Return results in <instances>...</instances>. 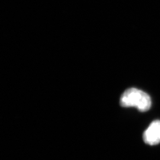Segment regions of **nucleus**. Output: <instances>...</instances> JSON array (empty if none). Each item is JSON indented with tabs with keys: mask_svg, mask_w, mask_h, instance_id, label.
<instances>
[{
	"mask_svg": "<svg viewBox=\"0 0 160 160\" xmlns=\"http://www.w3.org/2000/svg\"><path fill=\"white\" fill-rule=\"evenodd\" d=\"M144 142L149 145H155L160 142V120L152 122L144 132Z\"/></svg>",
	"mask_w": 160,
	"mask_h": 160,
	"instance_id": "nucleus-2",
	"label": "nucleus"
},
{
	"mask_svg": "<svg viewBox=\"0 0 160 160\" xmlns=\"http://www.w3.org/2000/svg\"><path fill=\"white\" fill-rule=\"evenodd\" d=\"M120 105L123 108L134 107L140 112L148 111L151 106V99L146 92L137 88L128 89L122 95Z\"/></svg>",
	"mask_w": 160,
	"mask_h": 160,
	"instance_id": "nucleus-1",
	"label": "nucleus"
}]
</instances>
